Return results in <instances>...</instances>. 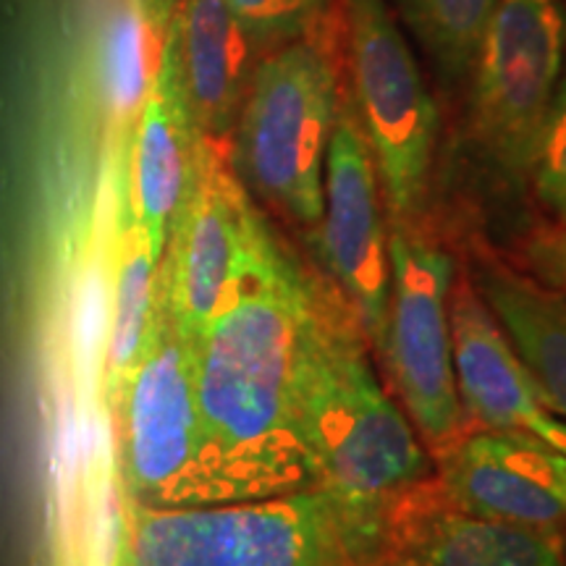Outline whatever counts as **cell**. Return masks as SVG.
Instances as JSON below:
<instances>
[{
  "label": "cell",
  "instance_id": "cell-1",
  "mask_svg": "<svg viewBox=\"0 0 566 566\" xmlns=\"http://www.w3.org/2000/svg\"><path fill=\"white\" fill-rule=\"evenodd\" d=\"M310 275L258 212L229 292L192 344L197 407L221 501L313 485L292 417Z\"/></svg>",
  "mask_w": 566,
  "mask_h": 566
},
{
  "label": "cell",
  "instance_id": "cell-2",
  "mask_svg": "<svg viewBox=\"0 0 566 566\" xmlns=\"http://www.w3.org/2000/svg\"><path fill=\"white\" fill-rule=\"evenodd\" d=\"M363 325L325 275H310L292 417L313 485L375 525H394L436 462L380 384Z\"/></svg>",
  "mask_w": 566,
  "mask_h": 566
},
{
  "label": "cell",
  "instance_id": "cell-3",
  "mask_svg": "<svg viewBox=\"0 0 566 566\" xmlns=\"http://www.w3.org/2000/svg\"><path fill=\"white\" fill-rule=\"evenodd\" d=\"M399 522L375 525L317 485L192 506L126 501L116 566H396Z\"/></svg>",
  "mask_w": 566,
  "mask_h": 566
},
{
  "label": "cell",
  "instance_id": "cell-4",
  "mask_svg": "<svg viewBox=\"0 0 566 566\" xmlns=\"http://www.w3.org/2000/svg\"><path fill=\"white\" fill-rule=\"evenodd\" d=\"M338 108L334 63L307 34L258 61L233 124L237 179L307 231L323 216L325 155Z\"/></svg>",
  "mask_w": 566,
  "mask_h": 566
},
{
  "label": "cell",
  "instance_id": "cell-5",
  "mask_svg": "<svg viewBox=\"0 0 566 566\" xmlns=\"http://www.w3.org/2000/svg\"><path fill=\"white\" fill-rule=\"evenodd\" d=\"M564 59V0H499L467 76V139L501 189H527Z\"/></svg>",
  "mask_w": 566,
  "mask_h": 566
},
{
  "label": "cell",
  "instance_id": "cell-6",
  "mask_svg": "<svg viewBox=\"0 0 566 566\" xmlns=\"http://www.w3.org/2000/svg\"><path fill=\"white\" fill-rule=\"evenodd\" d=\"M113 412L126 501L145 506L221 501L197 407L192 346L176 331L160 275L150 334Z\"/></svg>",
  "mask_w": 566,
  "mask_h": 566
},
{
  "label": "cell",
  "instance_id": "cell-7",
  "mask_svg": "<svg viewBox=\"0 0 566 566\" xmlns=\"http://www.w3.org/2000/svg\"><path fill=\"white\" fill-rule=\"evenodd\" d=\"M354 113L394 223H415L433 176L441 116L388 0H344Z\"/></svg>",
  "mask_w": 566,
  "mask_h": 566
},
{
  "label": "cell",
  "instance_id": "cell-8",
  "mask_svg": "<svg viewBox=\"0 0 566 566\" xmlns=\"http://www.w3.org/2000/svg\"><path fill=\"white\" fill-rule=\"evenodd\" d=\"M388 265L391 294L378 354L409 422L436 457L470 430L451 352L449 300L457 260L417 223H394Z\"/></svg>",
  "mask_w": 566,
  "mask_h": 566
},
{
  "label": "cell",
  "instance_id": "cell-9",
  "mask_svg": "<svg viewBox=\"0 0 566 566\" xmlns=\"http://www.w3.org/2000/svg\"><path fill=\"white\" fill-rule=\"evenodd\" d=\"M313 233L325 279L349 302L367 342L378 352L391 294L384 192L370 145L349 103L338 108L328 142L323 216Z\"/></svg>",
  "mask_w": 566,
  "mask_h": 566
},
{
  "label": "cell",
  "instance_id": "cell-10",
  "mask_svg": "<svg viewBox=\"0 0 566 566\" xmlns=\"http://www.w3.org/2000/svg\"><path fill=\"white\" fill-rule=\"evenodd\" d=\"M258 208L226 166L218 142H205L195 187L176 212L160 258V292L179 336L192 346L221 307L242 263Z\"/></svg>",
  "mask_w": 566,
  "mask_h": 566
},
{
  "label": "cell",
  "instance_id": "cell-11",
  "mask_svg": "<svg viewBox=\"0 0 566 566\" xmlns=\"http://www.w3.org/2000/svg\"><path fill=\"white\" fill-rule=\"evenodd\" d=\"M441 495L459 512L525 527H566V457L541 438L470 428L433 457Z\"/></svg>",
  "mask_w": 566,
  "mask_h": 566
},
{
  "label": "cell",
  "instance_id": "cell-12",
  "mask_svg": "<svg viewBox=\"0 0 566 566\" xmlns=\"http://www.w3.org/2000/svg\"><path fill=\"white\" fill-rule=\"evenodd\" d=\"M208 137L195 122L184 87L174 19L160 40L150 90L134 124L126 160V218L163 258L176 212L192 192Z\"/></svg>",
  "mask_w": 566,
  "mask_h": 566
},
{
  "label": "cell",
  "instance_id": "cell-13",
  "mask_svg": "<svg viewBox=\"0 0 566 566\" xmlns=\"http://www.w3.org/2000/svg\"><path fill=\"white\" fill-rule=\"evenodd\" d=\"M449 321L457 391L470 428L535 436L566 457V420L551 412L470 279L454 281Z\"/></svg>",
  "mask_w": 566,
  "mask_h": 566
},
{
  "label": "cell",
  "instance_id": "cell-14",
  "mask_svg": "<svg viewBox=\"0 0 566 566\" xmlns=\"http://www.w3.org/2000/svg\"><path fill=\"white\" fill-rule=\"evenodd\" d=\"M399 566H564V535L464 514L430 483L401 514Z\"/></svg>",
  "mask_w": 566,
  "mask_h": 566
},
{
  "label": "cell",
  "instance_id": "cell-15",
  "mask_svg": "<svg viewBox=\"0 0 566 566\" xmlns=\"http://www.w3.org/2000/svg\"><path fill=\"white\" fill-rule=\"evenodd\" d=\"M174 27L195 122L205 137L223 142L237 124L260 51L226 0H179Z\"/></svg>",
  "mask_w": 566,
  "mask_h": 566
},
{
  "label": "cell",
  "instance_id": "cell-16",
  "mask_svg": "<svg viewBox=\"0 0 566 566\" xmlns=\"http://www.w3.org/2000/svg\"><path fill=\"white\" fill-rule=\"evenodd\" d=\"M470 281L551 412L566 420V296L495 260H483Z\"/></svg>",
  "mask_w": 566,
  "mask_h": 566
},
{
  "label": "cell",
  "instance_id": "cell-17",
  "mask_svg": "<svg viewBox=\"0 0 566 566\" xmlns=\"http://www.w3.org/2000/svg\"><path fill=\"white\" fill-rule=\"evenodd\" d=\"M160 258L137 223L126 218L118 233L116 271H113L111 321L105 338V388L108 405L118 401L129 373L137 365L150 334L155 300H158Z\"/></svg>",
  "mask_w": 566,
  "mask_h": 566
},
{
  "label": "cell",
  "instance_id": "cell-18",
  "mask_svg": "<svg viewBox=\"0 0 566 566\" xmlns=\"http://www.w3.org/2000/svg\"><path fill=\"white\" fill-rule=\"evenodd\" d=\"M499 0H396L409 32L443 82H467L472 61Z\"/></svg>",
  "mask_w": 566,
  "mask_h": 566
},
{
  "label": "cell",
  "instance_id": "cell-19",
  "mask_svg": "<svg viewBox=\"0 0 566 566\" xmlns=\"http://www.w3.org/2000/svg\"><path fill=\"white\" fill-rule=\"evenodd\" d=\"M155 38L137 0L122 6L108 19L103 32V84L111 108L122 118L137 116L150 90V59L147 42Z\"/></svg>",
  "mask_w": 566,
  "mask_h": 566
},
{
  "label": "cell",
  "instance_id": "cell-20",
  "mask_svg": "<svg viewBox=\"0 0 566 566\" xmlns=\"http://www.w3.org/2000/svg\"><path fill=\"white\" fill-rule=\"evenodd\" d=\"M527 187L533 189L541 208L556 223L566 226V61L546 122L537 134Z\"/></svg>",
  "mask_w": 566,
  "mask_h": 566
},
{
  "label": "cell",
  "instance_id": "cell-21",
  "mask_svg": "<svg viewBox=\"0 0 566 566\" xmlns=\"http://www.w3.org/2000/svg\"><path fill=\"white\" fill-rule=\"evenodd\" d=\"M260 53L307 38L323 19L328 0H226Z\"/></svg>",
  "mask_w": 566,
  "mask_h": 566
},
{
  "label": "cell",
  "instance_id": "cell-22",
  "mask_svg": "<svg viewBox=\"0 0 566 566\" xmlns=\"http://www.w3.org/2000/svg\"><path fill=\"white\" fill-rule=\"evenodd\" d=\"M520 258L530 279L566 296V226L556 221L533 226L522 239Z\"/></svg>",
  "mask_w": 566,
  "mask_h": 566
},
{
  "label": "cell",
  "instance_id": "cell-23",
  "mask_svg": "<svg viewBox=\"0 0 566 566\" xmlns=\"http://www.w3.org/2000/svg\"><path fill=\"white\" fill-rule=\"evenodd\" d=\"M137 6L155 38L163 40V34H166L168 24H171L176 9H179V0H137Z\"/></svg>",
  "mask_w": 566,
  "mask_h": 566
},
{
  "label": "cell",
  "instance_id": "cell-24",
  "mask_svg": "<svg viewBox=\"0 0 566 566\" xmlns=\"http://www.w3.org/2000/svg\"><path fill=\"white\" fill-rule=\"evenodd\" d=\"M564 562H566V537H564Z\"/></svg>",
  "mask_w": 566,
  "mask_h": 566
}]
</instances>
